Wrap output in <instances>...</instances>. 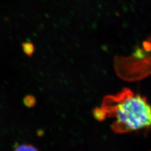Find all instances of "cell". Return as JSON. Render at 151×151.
<instances>
[{
	"label": "cell",
	"instance_id": "cell-1",
	"mask_svg": "<svg viewBox=\"0 0 151 151\" xmlns=\"http://www.w3.org/2000/svg\"><path fill=\"white\" fill-rule=\"evenodd\" d=\"M103 109L96 118L113 117L111 129L114 133L124 134L151 126V106L146 98L125 88L119 94L108 97Z\"/></svg>",
	"mask_w": 151,
	"mask_h": 151
},
{
	"label": "cell",
	"instance_id": "cell-2",
	"mask_svg": "<svg viewBox=\"0 0 151 151\" xmlns=\"http://www.w3.org/2000/svg\"><path fill=\"white\" fill-rule=\"evenodd\" d=\"M14 151H39V150L32 145L24 144L16 147Z\"/></svg>",
	"mask_w": 151,
	"mask_h": 151
}]
</instances>
